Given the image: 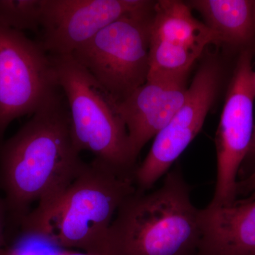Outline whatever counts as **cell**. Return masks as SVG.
Instances as JSON below:
<instances>
[{"instance_id": "7a4b0ae2", "label": "cell", "mask_w": 255, "mask_h": 255, "mask_svg": "<svg viewBox=\"0 0 255 255\" xmlns=\"http://www.w3.org/2000/svg\"><path fill=\"white\" fill-rule=\"evenodd\" d=\"M136 190L132 174L95 159L65 190L19 221L21 233L43 238L59 249L105 255L114 216Z\"/></svg>"}, {"instance_id": "9a60e30c", "label": "cell", "mask_w": 255, "mask_h": 255, "mask_svg": "<svg viewBox=\"0 0 255 255\" xmlns=\"http://www.w3.org/2000/svg\"><path fill=\"white\" fill-rule=\"evenodd\" d=\"M6 209L4 202L0 199V252L5 247L4 237V211Z\"/></svg>"}, {"instance_id": "30bf717a", "label": "cell", "mask_w": 255, "mask_h": 255, "mask_svg": "<svg viewBox=\"0 0 255 255\" xmlns=\"http://www.w3.org/2000/svg\"><path fill=\"white\" fill-rule=\"evenodd\" d=\"M154 4L147 0H43L40 43L50 55H72L116 20Z\"/></svg>"}, {"instance_id": "ac0fdd59", "label": "cell", "mask_w": 255, "mask_h": 255, "mask_svg": "<svg viewBox=\"0 0 255 255\" xmlns=\"http://www.w3.org/2000/svg\"><path fill=\"white\" fill-rule=\"evenodd\" d=\"M56 255H96L91 254V253H86V252L76 251L73 250H62L58 251Z\"/></svg>"}, {"instance_id": "277c9868", "label": "cell", "mask_w": 255, "mask_h": 255, "mask_svg": "<svg viewBox=\"0 0 255 255\" xmlns=\"http://www.w3.org/2000/svg\"><path fill=\"white\" fill-rule=\"evenodd\" d=\"M50 56L68 105L77 150L89 151L97 160L133 175L137 157L117 113V102L71 55Z\"/></svg>"}, {"instance_id": "9c48e42d", "label": "cell", "mask_w": 255, "mask_h": 255, "mask_svg": "<svg viewBox=\"0 0 255 255\" xmlns=\"http://www.w3.org/2000/svg\"><path fill=\"white\" fill-rule=\"evenodd\" d=\"M217 36L193 16L187 3L162 0L154 4L147 80L186 81L188 72Z\"/></svg>"}, {"instance_id": "5bb4252c", "label": "cell", "mask_w": 255, "mask_h": 255, "mask_svg": "<svg viewBox=\"0 0 255 255\" xmlns=\"http://www.w3.org/2000/svg\"><path fill=\"white\" fill-rule=\"evenodd\" d=\"M43 0H0V25L23 31L41 28Z\"/></svg>"}, {"instance_id": "ffe728a7", "label": "cell", "mask_w": 255, "mask_h": 255, "mask_svg": "<svg viewBox=\"0 0 255 255\" xmlns=\"http://www.w3.org/2000/svg\"><path fill=\"white\" fill-rule=\"evenodd\" d=\"M254 21H255V1H254Z\"/></svg>"}, {"instance_id": "8992f818", "label": "cell", "mask_w": 255, "mask_h": 255, "mask_svg": "<svg viewBox=\"0 0 255 255\" xmlns=\"http://www.w3.org/2000/svg\"><path fill=\"white\" fill-rule=\"evenodd\" d=\"M60 90L51 56L23 31L0 25V138Z\"/></svg>"}, {"instance_id": "52a82bcc", "label": "cell", "mask_w": 255, "mask_h": 255, "mask_svg": "<svg viewBox=\"0 0 255 255\" xmlns=\"http://www.w3.org/2000/svg\"><path fill=\"white\" fill-rule=\"evenodd\" d=\"M255 72L249 50L240 55L226 95L216 131L217 174L210 206H229L237 201L239 174L254 133Z\"/></svg>"}, {"instance_id": "e0dca14e", "label": "cell", "mask_w": 255, "mask_h": 255, "mask_svg": "<svg viewBox=\"0 0 255 255\" xmlns=\"http://www.w3.org/2000/svg\"><path fill=\"white\" fill-rule=\"evenodd\" d=\"M243 186L247 190L253 191L255 190V169L251 175L243 181Z\"/></svg>"}, {"instance_id": "4fadbf2b", "label": "cell", "mask_w": 255, "mask_h": 255, "mask_svg": "<svg viewBox=\"0 0 255 255\" xmlns=\"http://www.w3.org/2000/svg\"><path fill=\"white\" fill-rule=\"evenodd\" d=\"M187 4L200 13L219 43L243 47L255 36L254 1L193 0Z\"/></svg>"}, {"instance_id": "7c38bea8", "label": "cell", "mask_w": 255, "mask_h": 255, "mask_svg": "<svg viewBox=\"0 0 255 255\" xmlns=\"http://www.w3.org/2000/svg\"><path fill=\"white\" fill-rule=\"evenodd\" d=\"M196 255H255V199L200 209Z\"/></svg>"}, {"instance_id": "6da1fadb", "label": "cell", "mask_w": 255, "mask_h": 255, "mask_svg": "<svg viewBox=\"0 0 255 255\" xmlns=\"http://www.w3.org/2000/svg\"><path fill=\"white\" fill-rule=\"evenodd\" d=\"M60 91L0 146L4 204L18 221L32 204L46 202L65 190L86 164L74 145L68 107Z\"/></svg>"}, {"instance_id": "5b68a950", "label": "cell", "mask_w": 255, "mask_h": 255, "mask_svg": "<svg viewBox=\"0 0 255 255\" xmlns=\"http://www.w3.org/2000/svg\"><path fill=\"white\" fill-rule=\"evenodd\" d=\"M153 8L124 15L71 55L116 102L147 81Z\"/></svg>"}, {"instance_id": "8fae6325", "label": "cell", "mask_w": 255, "mask_h": 255, "mask_svg": "<svg viewBox=\"0 0 255 255\" xmlns=\"http://www.w3.org/2000/svg\"><path fill=\"white\" fill-rule=\"evenodd\" d=\"M187 92L186 81L147 80L125 100L116 103L135 157L180 110Z\"/></svg>"}, {"instance_id": "ba28073f", "label": "cell", "mask_w": 255, "mask_h": 255, "mask_svg": "<svg viewBox=\"0 0 255 255\" xmlns=\"http://www.w3.org/2000/svg\"><path fill=\"white\" fill-rule=\"evenodd\" d=\"M220 77L219 64L215 60H208L197 70L184 105L155 135L148 154L134 170V183L138 190L150 189L167 174L195 138L216 100Z\"/></svg>"}, {"instance_id": "d6986e66", "label": "cell", "mask_w": 255, "mask_h": 255, "mask_svg": "<svg viewBox=\"0 0 255 255\" xmlns=\"http://www.w3.org/2000/svg\"><path fill=\"white\" fill-rule=\"evenodd\" d=\"M246 199V200L248 201L254 200V199H255V190L253 191V193H252L251 196H249V197L246 198V199Z\"/></svg>"}, {"instance_id": "3957f363", "label": "cell", "mask_w": 255, "mask_h": 255, "mask_svg": "<svg viewBox=\"0 0 255 255\" xmlns=\"http://www.w3.org/2000/svg\"><path fill=\"white\" fill-rule=\"evenodd\" d=\"M200 209L179 169L167 172L161 187L128 197L114 216L105 255H196Z\"/></svg>"}, {"instance_id": "2e32d148", "label": "cell", "mask_w": 255, "mask_h": 255, "mask_svg": "<svg viewBox=\"0 0 255 255\" xmlns=\"http://www.w3.org/2000/svg\"><path fill=\"white\" fill-rule=\"evenodd\" d=\"M245 162H248V164L251 163V164H252V165L253 166V169H252L251 174L253 173V171H254L255 169V124L254 133H253V140H252L251 149H250L249 153H248V157H247Z\"/></svg>"}]
</instances>
